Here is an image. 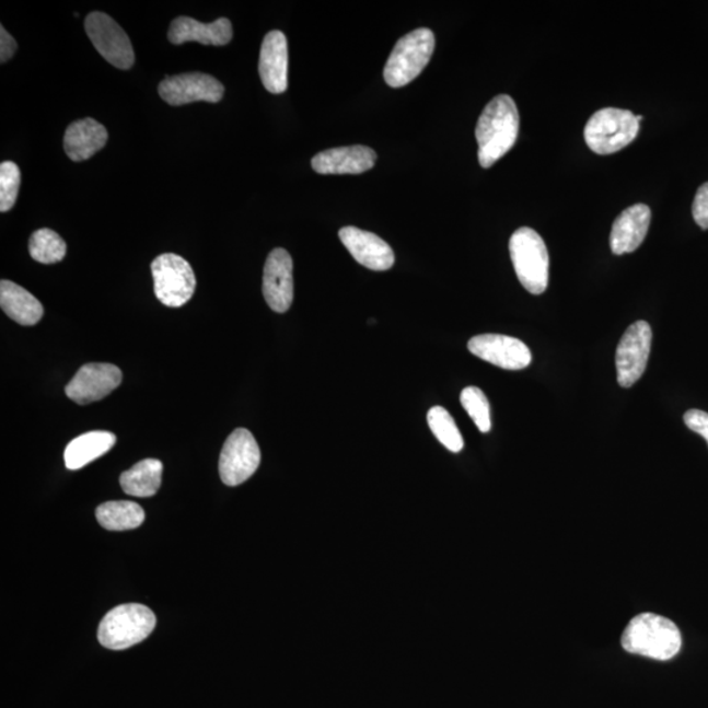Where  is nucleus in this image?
Instances as JSON below:
<instances>
[{"instance_id":"f257e3e1","label":"nucleus","mask_w":708,"mask_h":708,"mask_svg":"<svg viewBox=\"0 0 708 708\" xmlns=\"http://www.w3.org/2000/svg\"><path fill=\"white\" fill-rule=\"evenodd\" d=\"M520 115L518 105L508 95H499L487 104L476 125L478 158L483 169L492 167L518 141Z\"/></svg>"},{"instance_id":"f03ea898","label":"nucleus","mask_w":708,"mask_h":708,"mask_svg":"<svg viewBox=\"0 0 708 708\" xmlns=\"http://www.w3.org/2000/svg\"><path fill=\"white\" fill-rule=\"evenodd\" d=\"M628 653L660 661L676 658L683 647V637L673 620L653 613L634 617L620 640Z\"/></svg>"},{"instance_id":"7ed1b4c3","label":"nucleus","mask_w":708,"mask_h":708,"mask_svg":"<svg viewBox=\"0 0 708 708\" xmlns=\"http://www.w3.org/2000/svg\"><path fill=\"white\" fill-rule=\"evenodd\" d=\"M155 626V614L148 606L120 605L105 615L98 626L97 638L108 650H127L148 638Z\"/></svg>"},{"instance_id":"20e7f679","label":"nucleus","mask_w":708,"mask_h":708,"mask_svg":"<svg viewBox=\"0 0 708 708\" xmlns=\"http://www.w3.org/2000/svg\"><path fill=\"white\" fill-rule=\"evenodd\" d=\"M434 46V33L428 28H419L403 36L394 46L383 70L390 88L401 89L418 78L432 58Z\"/></svg>"},{"instance_id":"39448f33","label":"nucleus","mask_w":708,"mask_h":708,"mask_svg":"<svg viewBox=\"0 0 708 708\" xmlns=\"http://www.w3.org/2000/svg\"><path fill=\"white\" fill-rule=\"evenodd\" d=\"M509 253L522 287L535 295L545 293L550 259L546 244L537 231L531 228L515 231L509 242Z\"/></svg>"},{"instance_id":"423d86ee","label":"nucleus","mask_w":708,"mask_h":708,"mask_svg":"<svg viewBox=\"0 0 708 708\" xmlns=\"http://www.w3.org/2000/svg\"><path fill=\"white\" fill-rule=\"evenodd\" d=\"M641 120L643 117L635 116L631 111L601 109L587 124L585 142L595 154H614L637 138Z\"/></svg>"},{"instance_id":"0eeeda50","label":"nucleus","mask_w":708,"mask_h":708,"mask_svg":"<svg viewBox=\"0 0 708 708\" xmlns=\"http://www.w3.org/2000/svg\"><path fill=\"white\" fill-rule=\"evenodd\" d=\"M154 291L167 307H182L195 294L196 276L190 264L182 256L163 254L151 263Z\"/></svg>"},{"instance_id":"6e6552de","label":"nucleus","mask_w":708,"mask_h":708,"mask_svg":"<svg viewBox=\"0 0 708 708\" xmlns=\"http://www.w3.org/2000/svg\"><path fill=\"white\" fill-rule=\"evenodd\" d=\"M260 448L249 430L235 429L224 442L220 456V475L224 485L235 487L247 481L259 468Z\"/></svg>"},{"instance_id":"1a4fd4ad","label":"nucleus","mask_w":708,"mask_h":708,"mask_svg":"<svg viewBox=\"0 0 708 708\" xmlns=\"http://www.w3.org/2000/svg\"><path fill=\"white\" fill-rule=\"evenodd\" d=\"M85 32L105 61L121 70H129L135 65V50L127 33L107 13H90L85 19Z\"/></svg>"},{"instance_id":"9d476101","label":"nucleus","mask_w":708,"mask_h":708,"mask_svg":"<svg viewBox=\"0 0 708 708\" xmlns=\"http://www.w3.org/2000/svg\"><path fill=\"white\" fill-rule=\"evenodd\" d=\"M652 329L645 321L635 322L627 328L615 355L617 380L622 387L635 385L643 376L650 359Z\"/></svg>"},{"instance_id":"9b49d317","label":"nucleus","mask_w":708,"mask_h":708,"mask_svg":"<svg viewBox=\"0 0 708 708\" xmlns=\"http://www.w3.org/2000/svg\"><path fill=\"white\" fill-rule=\"evenodd\" d=\"M159 95L174 107L197 102L218 103L224 95L223 84L204 72H187L175 77L165 76L159 84Z\"/></svg>"},{"instance_id":"f8f14e48","label":"nucleus","mask_w":708,"mask_h":708,"mask_svg":"<svg viewBox=\"0 0 708 708\" xmlns=\"http://www.w3.org/2000/svg\"><path fill=\"white\" fill-rule=\"evenodd\" d=\"M123 372L112 363L91 362L78 370L66 386V395L77 405L85 406L108 396L121 385Z\"/></svg>"},{"instance_id":"ddd939ff","label":"nucleus","mask_w":708,"mask_h":708,"mask_svg":"<svg viewBox=\"0 0 708 708\" xmlns=\"http://www.w3.org/2000/svg\"><path fill=\"white\" fill-rule=\"evenodd\" d=\"M469 352L483 361L506 370H522L531 365L532 352L525 343L506 335L486 334L473 337Z\"/></svg>"},{"instance_id":"4468645a","label":"nucleus","mask_w":708,"mask_h":708,"mask_svg":"<svg viewBox=\"0 0 708 708\" xmlns=\"http://www.w3.org/2000/svg\"><path fill=\"white\" fill-rule=\"evenodd\" d=\"M263 294L276 313H287L293 303V259L287 249L276 248L264 267Z\"/></svg>"},{"instance_id":"2eb2a0df","label":"nucleus","mask_w":708,"mask_h":708,"mask_svg":"<svg viewBox=\"0 0 708 708\" xmlns=\"http://www.w3.org/2000/svg\"><path fill=\"white\" fill-rule=\"evenodd\" d=\"M340 241L357 263L368 269L388 270L394 266L395 255L392 247L379 235L353 227L339 231Z\"/></svg>"},{"instance_id":"dca6fc26","label":"nucleus","mask_w":708,"mask_h":708,"mask_svg":"<svg viewBox=\"0 0 708 708\" xmlns=\"http://www.w3.org/2000/svg\"><path fill=\"white\" fill-rule=\"evenodd\" d=\"M375 159L374 150L355 144L322 151L311 165L321 175H360L374 167Z\"/></svg>"},{"instance_id":"f3484780","label":"nucleus","mask_w":708,"mask_h":708,"mask_svg":"<svg viewBox=\"0 0 708 708\" xmlns=\"http://www.w3.org/2000/svg\"><path fill=\"white\" fill-rule=\"evenodd\" d=\"M289 51L288 42L281 31L269 32L262 44L259 74L264 88L270 94H282L288 90Z\"/></svg>"},{"instance_id":"a211bd4d","label":"nucleus","mask_w":708,"mask_h":708,"mask_svg":"<svg viewBox=\"0 0 708 708\" xmlns=\"http://www.w3.org/2000/svg\"><path fill=\"white\" fill-rule=\"evenodd\" d=\"M651 223V209L645 204L632 205L615 220L611 234L614 255L631 254L646 240Z\"/></svg>"},{"instance_id":"6ab92c4d","label":"nucleus","mask_w":708,"mask_h":708,"mask_svg":"<svg viewBox=\"0 0 708 708\" xmlns=\"http://www.w3.org/2000/svg\"><path fill=\"white\" fill-rule=\"evenodd\" d=\"M231 38H233V25L227 18L205 24L188 16H181L171 23L169 31L170 43L174 45L195 42L202 45L223 46L228 45Z\"/></svg>"},{"instance_id":"aec40b11","label":"nucleus","mask_w":708,"mask_h":708,"mask_svg":"<svg viewBox=\"0 0 708 708\" xmlns=\"http://www.w3.org/2000/svg\"><path fill=\"white\" fill-rule=\"evenodd\" d=\"M108 142V131L94 118H83L69 125L65 134V151L72 162L88 161Z\"/></svg>"},{"instance_id":"412c9836","label":"nucleus","mask_w":708,"mask_h":708,"mask_svg":"<svg viewBox=\"0 0 708 708\" xmlns=\"http://www.w3.org/2000/svg\"><path fill=\"white\" fill-rule=\"evenodd\" d=\"M0 306L22 326H35L44 315L42 302L28 290L9 280L0 282Z\"/></svg>"},{"instance_id":"4be33fe9","label":"nucleus","mask_w":708,"mask_h":708,"mask_svg":"<svg viewBox=\"0 0 708 708\" xmlns=\"http://www.w3.org/2000/svg\"><path fill=\"white\" fill-rule=\"evenodd\" d=\"M116 436L104 430L84 433L72 440L65 450V463L69 469H81L101 459L115 446Z\"/></svg>"},{"instance_id":"5701e85b","label":"nucleus","mask_w":708,"mask_h":708,"mask_svg":"<svg viewBox=\"0 0 708 708\" xmlns=\"http://www.w3.org/2000/svg\"><path fill=\"white\" fill-rule=\"evenodd\" d=\"M163 463L158 460H144L120 476L124 492L136 498H151L162 485Z\"/></svg>"},{"instance_id":"b1692460","label":"nucleus","mask_w":708,"mask_h":708,"mask_svg":"<svg viewBox=\"0 0 708 708\" xmlns=\"http://www.w3.org/2000/svg\"><path fill=\"white\" fill-rule=\"evenodd\" d=\"M98 524L111 532H125L140 527L144 511L134 501H108L96 509Z\"/></svg>"},{"instance_id":"393cba45","label":"nucleus","mask_w":708,"mask_h":708,"mask_svg":"<svg viewBox=\"0 0 708 708\" xmlns=\"http://www.w3.org/2000/svg\"><path fill=\"white\" fill-rule=\"evenodd\" d=\"M65 241L56 231L39 229L32 234L30 240V254L33 260L42 264H56L66 256Z\"/></svg>"},{"instance_id":"a878e982","label":"nucleus","mask_w":708,"mask_h":708,"mask_svg":"<svg viewBox=\"0 0 708 708\" xmlns=\"http://www.w3.org/2000/svg\"><path fill=\"white\" fill-rule=\"evenodd\" d=\"M428 425L432 433L450 452L460 453L463 449V437L452 415L445 408L436 406L429 409Z\"/></svg>"},{"instance_id":"bb28decb","label":"nucleus","mask_w":708,"mask_h":708,"mask_svg":"<svg viewBox=\"0 0 708 708\" xmlns=\"http://www.w3.org/2000/svg\"><path fill=\"white\" fill-rule=\"evenodd\" d=\"M462 407L481 433L491 430V407L485 393L478 387H466L461 394Z\"/></svg>"},{"instance_id":"cd10ccee","label":"nucleus","mask_w":708,"mask_h":708,"mask_svg":"<svg viewBox=\"0 0 708 708\" xmlns=\"http://www.w3.org/2000/svg\"><path fill=\"white\" fill-rule=\"evenodd\" d=\"M22 175L16 163L3 162L0 164V211L5 213L13 208L18 200Z\"/></svg>"},{"instance_id":"c85d7f7f","label":"nucleus","mask_w":708,"mask_h":708,"mask_svg":"<svg viewBox=\"0 0 708 708\" xmlns=\"http://www.w3.org/2000/svg\"><path fill=\"white\" fill-rule=\"evenodd\" d=\"M693 217L700 229L708 230V183L700 185L694 198Z\"/></svg>"},{"instance_id":"c756f323","label":"nucleus","mask_w":708,"mask_h":708,"mask_svg":"<svg viewBox=\"0 0 708 708\" xmlns=\"http://www.w3.org/2000/svg\"><path fill=\"white\" fill-rule=\"evenodd\" d=\"M687 428L704 437L708 443V414L699 409H690L684 416Z\"/></svg>"},{"instance_id":"7c9ffc66","label":"nucleus","mask_w":708,"mask_h":708,"mask_svg":"<svg viewBox=\"0 0 708 708\" xmlns=\"http://www.w3.org/2000/svg\"><path fill=\"white\" fill-rule=\"evenodd\" d=\"M18 44L15 39L5 31L4 26L0 28V62L5 63L15 55Z\"/></svg>"}]
</instances>
